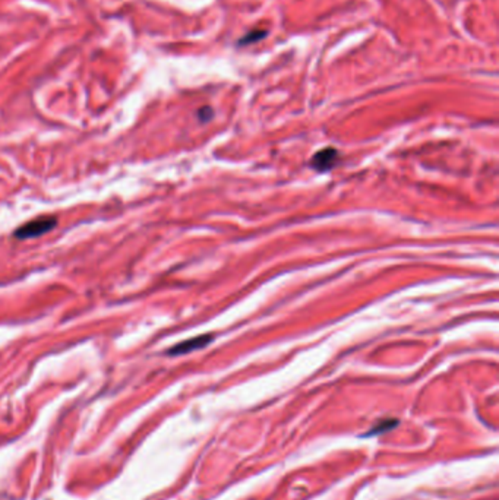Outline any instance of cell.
I'll return each instance as SVG.
<instances>
[{"label": "cell", "instance_id": "6da1fadb", "mask_svg": "<svg viewBox=\"0 0 499 500\" xmlns=\"http://www.w3.org/2000/svg\"><path fill=\"white\" fill-rule=\"evenodd\" d=\"M57 224V219L55 217H40L31 219V221L26 223L23 226H21L15 233V239L18 240H28V239H34V237H40L48 231H52Z\"/></svg>", "mask_w": 499, "mask_h": 500}, {"label": "cell", "instance_id": "7a4b0ae2", "mask_svg": "<svg viewBox=\"0 0 499 500\" xmlns=\"http://www.w3.org/2000/svg\"><path fill=\"white\" fill-rule=\"evenodd\" d=\"M213 339H214V335L205 334V335L195 337V338H190V339H186V341H182V343L176 344L173 348H170L167 351V354L168 356H184V354H188V352L197 351V350H201V348L206 347L211 343Z\"/></svg>", "mask_w": 499, "mask_h": 500}, {"label": "cell", "instance_id": "3957f363", "mask_svg": "<svg viewBox=\"0 0 499 500\" xmlns=\"http://www.w3.org/2000/svg\"><path fill=\"white\" fill-rule=\"evenodd\" d=\"M338 161V151L334 148H325L316 152L311 161V167L316 172H328Z\"/></svg>", "mask_w": 499, "mask_h": 500}, {"label": "cell", "instance_id": "277c9868", "mask_svg": "<svg viewBox=\"0 0 499 500\" xmlns=\"http://www.w3.org/2000/svg\"><path fill=\"white\" fill-rule=\"evenodd\" d=\"M400 424V421L397 419H384V420H380L378 423H375L372 428L362 434L360 437L362 439H369V437H376V436H381L384 433H388L391 432L393 429H395L397 426Z\"/></svg>", "mask_w": 499, "mask_h": 500}, {"label": "cell", "instance_id": "5b68a950", "mask_svg": "<svg viewBox=\"0 0 499 500\" xmlns=\"http://www.w3.org/2000/svg\"><path fill=\"white\" fill-rule=\"evenodd\" d=\"M265 35H266V31H264V30L252 31V32H249V34L245 37V39L240 40V41H239V44H251V43H255V41H258V40L264 39Z\"/></svg>", "mask_w": 499, "mask_h": 500}, {"label": "cell", "instance_id": "8992f818", "mask_svg": "<svg viewBox=\"0 0 499 500\" xmlns=\"http://www.w3.org/2000/svg\"><path fill=\"white\" fill-rule=\"evenodd\" d=\"M198 116H199V119L202 121H208L213 117V110L210 107H204V108H201V112H199Z\"/></svg>", "mask_w": 499, "mask_h": 500}]
</instances>
